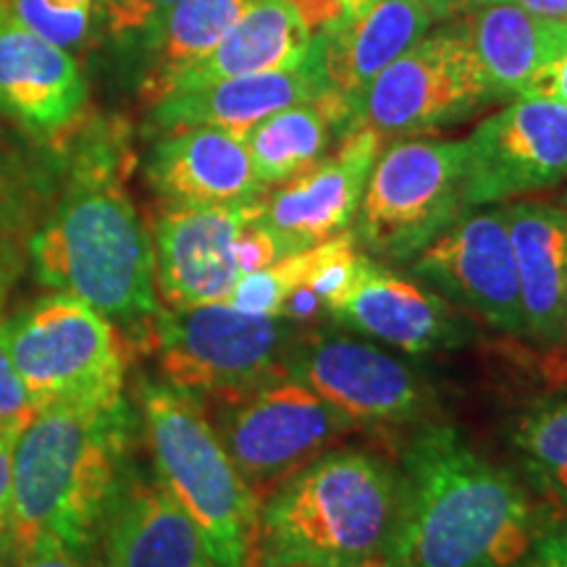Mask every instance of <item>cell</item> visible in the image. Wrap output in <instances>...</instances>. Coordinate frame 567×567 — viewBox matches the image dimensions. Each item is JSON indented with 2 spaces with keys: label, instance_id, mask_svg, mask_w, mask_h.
Here are the masks:
<instances>
[{
  "label": "cell",
  "instance_id": "obj_1",
  "mask_svg": "<svg viewBox=\"0 0 567 567\" xmlns=\"http://www.w3.org/2000/svg\"><path fill=\"white\" fill-rule=\"evenodd\" d=\"M538 528L513 473L450 425H423L396 467L394 526L379 567H520Z\"/></svg>",
  "mask_w": 567,
  "mask_h": 567
},
{
  "label": "cell",
  "instance_id": "obj_2",
  "mask_svg": "<svg viewBox=\"0 0 567 567\" xmlns=\"http://www.w3.org/2000/svg\"><path fill=\"white\" fill-rule=\"evenodd\" d=\"M32 264L42 284L109 321L151 326L161 313L153 245L124 189V145L113 132L84 145L59 208L34 234Z\"/></svg>",
  "mask_w": 567,
  "mask_h": 567
},
{
  "label": "cell",
  "instance_id": "obj_3",
  "mask_svg": "<svg viewBox=\"0 0 567 567\" xmlns=\"http://www.w3.org/2000/svg\"><path fill=\"white\" fill-rule=\"evenodd\" d=\"M394 509L392 463L326 450L260 499L247 567H379Z\"/></svg>",
  "mask_w": 567,
  "mask_h": 567
},
{
  "label": "cell",
  "instance_id": "obj_4",
  "mask_svg": "<svg viewBox=\"0 0 567 567\" xmlns=\"http://www.w3.org/2000/svg\"><path fill=\"white\" fill-rule=\"evenodd\" d=\"M126 431L124 402L38 410L13 442V549L45 536L90 547L118 492Z\"/></svg>",
  "mask_w": 567,
  "mask_h": 567
},
{
  "label": "cell",
  "instance_id": "obj_5",
  "mask_svg": "<svg viewBox=\"0 0 567 567\" xmlns=\"http://www.w3.org/2000/svg\"><path fill=\"white\" fill-rule=\"evenodd\" d=\"M140 408L163 488L193 517L218 567H247L260 502L203 402L172 384L145 381Z\"/></svg>",
  "mask_w": 567,
  "mask_h": 567
},
{
  "label": "cell",
  "instance_id": "obj_6",
  "mask_svg": "<svg viewBox=\"0 0 567 567\" xmlns=\"http://www.w3.org/2000/svg\"><path fill=\"white\" fill-rule=\"evenodd\" d=\"M465 140H396L368 176L352 234L375 264L410 266L465 205Z\"/></svg>",
  "mask_w": 567,
  "mask_h": 567
},
{
  "label": "cell",
  "instance_id": "obj_7",
  "mask_svg": "<svg viewBox=\"0 0 567 567\" xmlns=\"http://www.w3.org/2000/svg\"><path fill=\"white\" fill-rule=\"evenodd\" d=\"M300 329L287 318L243 313L229 302L168 308L151 323L168 384L218 405L287 375L284 354Z\"/></svg>",
  "mask_w": 567,
  "mask_h": 567
},
{
  "label": "cell",
  "instance_id": "obj_8",
  "mask_svg": "<svg viewBox=\"0 0 567 567\" xmlns=\"http://www.w3.org/2000/svg\"><path fill=\"white\" fill-rule=\"evenodd\" d=\"M6 347L34 408H111L124 402L126 358L109 318L66 292L21 310Z\"/></svg>",
  "mask_w": 567,
  "mask_h": 567
},
{
  "label": "cell",
  "instance_id": "obj_9",
  "mask_svg": "<svg viewBox=\"0 0 567 567\" xmlns=\"http://www.w3.org/2000/svg\"><path fill=\"white\" fill-rule=\"evenodd\" d=\"M492 103L496 101L457 17L425 32L375 76L360 103V126L381 140L421 137L463 124Z\"/></svg>",
  "mask_w": 567,
  "mask_h": 567
},
{
  "label": "cell",
  "instance_id": "obj_10",
  "mask_svg": "<svg viewBox=\"0 0 567 567\" xmlns=\"http://www.w3.org/2000/svg\"><path fill=\"white\" fill-rule=\"evenodd\" d=\"M284 371L354 425H408L436 410L429 381L384 347L334 329L297 331Z\"/></svg>",
  "mask_w": 567,
  "mask_h": 567
},
{
  "label": "cell",
  "instance_id": "obj_11",
  "mask_svg": "<svg viewBox=\"0 0 567 567\" xmlns=\"http://www.w3.org/2000/svg\"><path fill=\"white\" fill-rule=\"evenodd\" d=\"M352 429L358 425L292 375L221 402L216 421L226 452L258 502Z\"/></svg>",
  "mask_w": 567,
  "mask_h": 567
},
{
  "label": "cell",
  "instance_id": "obj_12",
  "mask_svg": "<svg viewBox=\"0 0 567 567\" xmlns=\"http://www.w3.org/2000/svg\"><path fill=\"white\" fill-rule=\"evenodd\" d=\"M410 276L494 331L526 339L520 284L505 208L478 205L460 213L408 266Z\"/></svg>",
  "mask_w": 567,
  "mask_h": 567
},
{
  "label": "cell",
  "instance_id": "obj_13",
  "mask_svg": "<svg viewBox=\"0 0 567 567\" xmlns=\"http://www.w3.org/2000/svg\"><path fill=\"white\" fill-rule=\"evenodd\" d=\"M465 145L467 208L544 193L567 179V105L542 95L513 97Z\"/></svg>",
  "mask_w": 567,
  "mask_h": 567
},
{
  "label": "cell",
  "instance_id": "obj_14",
  "mask_svg": "<svg viewBox=\"0 0 567 567\" xmlns=\"http://www.w3.org/2000/svg\"><path fill=\"white\" fill-rule=\"evenodd\" d=\"M260 200L163 205L153 229V260L155 287L168 308L226 302L239 279V234Z\"/></svg>",
  "mask_w": 567,
  "mask_h": 567
},
{
  "label": "cell",
  "instance_id": "obj_15",
  "mask_svg": "<svg viewBox=\"0 0 567 567\" xmlns=\"http://www.w3.org/2000/svg\"><path fill=\"white\" fill-rule=\"evenodd\" d=\"M381 142L373 130L360 126L308 172L268 189L260 221L279 237L284 250H310L352 229Z\"/></svg>",
  "mask_w": 567,
  "mask_h": 567
},
{
  "label": "cell",
  "instance_id": "obj_16",
  "mask_svg": "<svg viewBox=\"0 0 567 567\" xmlns=\"http://www.w3.org/2000/svg\"><path fill=\"white\" fill-rule=\"evenodd\" d=\"M329 321L410 354L457 350L473 339L463 310L415 276L408 279L375 260H368Z\"/></svg>",
  "mask_w": 567,
  "mask_h": 567
},
{
  "label": "cell",
  "instance_id": "obj_17",
  "mask_svg": "<svg viewBox=\"0 0 567 567\" xmlns=\"http://www.w3.org/2000/svg\"><path fill=\"white\" fill-rule=\"evenodd\" d=\"M87 84L74 55L27 30L0 6V116L55 137L76 124Z\"/></svg>",
  "mask_w": 567,
  "mask_h": 567
},
{
  "label": "cell",
  "instance_id": "obj_18",
  "mask_svg": "<svg viewBox=\"0 0 567 567\" xmlns=\"http://www.w3.org/2000/svg\"><path fill=\"white\" fill-rule=\"evenodd\" d=\"M329 90L323 42L321 34H316V51L300 66L229 76L193 90H174L153 103L151 122L161 132L179 126H218L245 134L271 113L313 101Z\"/></svg>",
  "mask_w": 567,
  "mask_h": 567
},
{
  "label": "cell",
  "instance_id": "obj_19",
  "mask_svg": "<svg viewBox=\"0 0 567 567\" xmlns=\"http://www.w3.org/2000/svg\"><path fill=\"white\" fill-rule=\"evenodd\" d=\"M145 174L163 205L250 203L268 193L255 176L243 134L218 126L163 132L147 155Z\"/></svg>",
  "mask_w": 567,
  "mask_h": 567
},
{
  "label": "cell",
  "instance_id": "obj_20",
  "mask_svg": "<svg viewBox=\"0 0 567 567\" xmlns=\"http://www.w3.org/2000/svg\"><path fill=\"white\" fill-rule=\"evenodd\" d=\"M505 208L520 284L526 339L567 344V216L547 200H515Z\"/></svg>",
  "mask_w": 567,
  "mask_h": 567
},
{
  "label": "cell",
  "instance_id": "obj_21",
  "mask_svg": "<svg viewBox=\"0 0 567 567\" xmlns=\"http://www.w3.org/2000/svg\"><path fill=\"white\" fill-rule=\"evenodd\" d=\"M105 567H218L195 520L155 484L116 492L105 530Z\"/></svg>",
  "mask_w": 567,
  "mask_h": 567
},
{
  "label": "cell",
  "instance_id": "obj_22",
  "mask_svg": "<svg viewBox=\"0 0 567 567\" xmlns=\"http://www.w3.org/2000/svg\"><path fill=\"white\" fill-rule=\"evenodd\" d=\"M460 19L494 101L526 95L530 82L567 51V21L536 17L509 0H484Z\"/></svg>",
  "mask_w": 567,
  "mask_h": 567
},
{
  "label": "cell",
  "instance_id": "obj_23",
  "mask_svg": "<svg viewBox=\"0 0 567 567\" xmlns=\"http://www.w3.org/2000/svg\"><path fill=\"white\" fill-rule=\"evenodd\" d=\"M434 24L436 17L425 0H375L363 17L318 32L329 87L360 116V103L375 76Z\"/></svg>",
  "mask_w": 567,
  "mask_h": 567
},
{
  "label": "cell",
  "instance_id": "obj_24",
  "mask_svg": "<svg viewBox=\"0 0 567 567\" xmlns=\"http://www.w3.org/2000/svg\"><path fill=\"white\" fill-rule=\"evenodd\" d=\"M313 51L316 34L305 27V21L297 17L287 0H258L210 53H205L168 84L166 95L174 90H193L229 80V76L300 66Z\"/></svg>",
  "mask_w": 567,
  "mask_h": 567
},
{
  "label": "cell",
  "instance_id": "obj_25",
  "mask_svg": "<svg viewBox=\"0 0 567 567\" xmlns=\"http://www.w3.org/2000/svg\"><path fill=\"white\" fill-rule=\"evenodd\" d=\"M354 130H360L358 111L329 90L313 101L271 113L243 137L255 176L271 189L323 161Z\"/></svg>",
  "mask_w": 567,
  "mask_h": 567
},
{
  "label": "cell",
  "instance_id": "obj_26",
  "mask_svg": "<svg viewBox=\"0 0 567 567\" xmlns=\"http://www.w3.org/2000/svg\"><path fill=\"white\" fill-rule=\"evenodd\" d=\"M258 0H179L145 40L151 53L142 92L151 103L166 95L184 69L200 61Z\"/></svg>",
  "mask_w": 567,
  "mask_h": 567
},
{
  "label": "cell",
  "instance_id": "obj_27",
  "mask_svg": "<svg viewBox=\"0 0 567 567\" xmlns=\"http://www.w3.org/2000/svg\"><path fill=\"white\" fill-rule=\"evenodd\" d=\"M509 446L538 492L567 513V394H542L517 410Z\"/></svg>",
  "mask_w": 567,
  "mask_h": 567
},
{
  "label": "cell",
  "instance_id": "obj_28",
  "mask_svg": "<svg viewBox=\"0 0 567 567\" xmlns=\"http://www.w3.org/2000/svg\"><path fill=\"white\" fill-rule=\"evenodd\" d=\"M368 260L371 258L360 250L352 229L310 247L302 281L284 302L281 318L297 326L318 323L321 318H329L339 300L358 281V276L363 274Z\"/></svg>",
  "mask_w": 567,
  "mask_h": 567
},
{
  "label": "cell",
  "instance_id": "obj_29",
  "mask_svg": "<svg viewBox=\"0 0 567 567\" xmlns=\"http://www.w3.org/2000/svg\"><path fill=\"white\" fill-rule=\"evenodd\" d=\"M6 9L27 30L69 51L87 40L95 0H9Z\"/></svg>",
  "mask_w": 567,
  "mask_h": 567
},
{
  "label": "cell",
  "instance_id": "obj_30",
  "mask_svg": "<svg viewBox=\"0 0 567 567\" xmlns=\"http://www.w3.org/2000/svg\"><path fill=\"white\" fill-rule=\"evenodd\" d=\"M176 3L179 0H95V13L116 40L145 42Z\"/></svg>",
  "mask_w": 567,
  "mask_h": 567
},
{
  "label": "cell",
  "instance_id": "obj_31",
  "mask_svg": "<svg viewBox=\"0 0 567 567\" xmlns=\"http://www.w3.org/2000/svg\"><path fill=\"white\" fill-rule=\"evenodd\" d=\"M34 415H38V408L13 365L3 329H0V434L17 439Z\"/></svg>",
  "mask_w": 567,
  "mask_h": 567
},
{
  "label": "cell",
  "instance_id": "obj_32",
  "mask_svg": "<svg viewBox=\"0 0 567 567\" xmlns=\"http://www.w3.org/2000/svg\"><path fill=\"white\" fill-rule=\"evenodd\" d=\"M310 32L334 30L339 24L363 17L375 0H287Z\"/></svg>",
  "mask_w": 567,
  "mask_h": 567
},
{
  "label": "cell",
  "instance_id": "obj_33",
  "mask_svg": "<svg viewBox=\"0 0 567 567\" xmlns=\"http://www.w3.org/2000/svg\"><path fill=\"white\" fill-rule=\"evenodd\" d=\"M13 442L0 434V567H11L13 555Z\"/></svg>",
  "mask_w": 567,
  "mask_h": 567
},
{
  "label": "cell",
  "instance_id": "obj_34",
  "mask_svg": "<svg viewBox=\"0 0 567 567\" xmlns=\"http://www.w3.org/2000/svg\"><path fill=\"white\" fill-rule=\"evenodd\" d=\"M11 567H87L82 563V551L66 547L59 538L45 536L19 549Z\"/></svg>",
  "mask_w": 567,
  "mask_h": 567
},
{
  "label": "cell",
  "instance_id": "obj_35",
  "mask_svg": "<svg viewBox=\"0 0 567 567\" xmlns=\"http://www.w3.org/2000/svg\"><path fill=\"white\" fill-rule=\"evenodd\" d=\"M520 567H567V513L549 526L538 528L534 547Z\"/></svg>",
  "mask_w": 567,
  "mask_h": 567
},
{
  "label": "cell",
  "instance_id": "obj_36",
  "mask_svg": "<svg viewBox=\"0 0 567 567\" xmlns=\"http://www.w3.org/2000/svg\"><path fill=\"white\" fill-rule=\"evenodd\" d=\"M526 95H542L551 97V101H559L567 105V51L559 55L555 63H549L542 74L530 82Z\"/></svg>",
  "mask_w": 567,
  "mask_h": 567
},
{
  "label": "cell",
  "instance_id": "obj_37",
  "mask_svg": "<svg viewBox=\"0 0 567 567\" xmlns=\"http://www.w3.org/2000/svg\"><path fill=\"white\" fill-rule=\"evenodd\" d=\"M509 3L520 6V9L536 13V17L567 21V0H509Z\"/></svg>",
  "mask_w": 567,
  "mask_h": 567
},
{
  "label": "cell",
  "instance_id": "obj_38",
  "mask_svg": "<svg viewBox=\"0 0 567 567\" xmlns=\"http://www.w3.org/2000/svg\"><path fill=\"white\" fill-rule=\"evenodd\" d=\"M429 3V9L434 11L436 21H452L457 17H463L471 9H476V6L484 3V0H425Z\"/></svg>",
  "mask_w": 567,
  "mask_h": 567
},
{
  "label": "cell",
  "instance_id": "obj_39",
  "mask_svg": "<svg viewBox=\"0 0 567 567\" xmlns=\"http://www.w3.org/2000/svg\"><path fill=\"white\" fill-rule=\"evenodd\" d=\"M559 205H563V208H565V216H567V195H565V200L559 203Z\"/></svg>",
  "mask_w": 567,
  "mask_h": 567
}]
</instances>
